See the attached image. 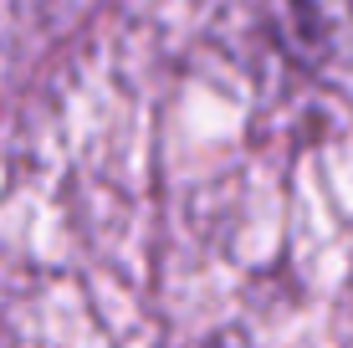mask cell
<instances>
[{
  "label": "cell",
  "instance_id": "obj_1",
  "mask_svg": "<svg viewBox=\"0 0 353 348\" xmlns=\"http://www.w3.org/2000/svg\"><path fill=\"white\" fill-rule=\"evenodd\" d=\"M348 6H353V0H348Z\"/></svg>",
  "mask_w": 353,
  "mask_h": 348
}]
</instances>
